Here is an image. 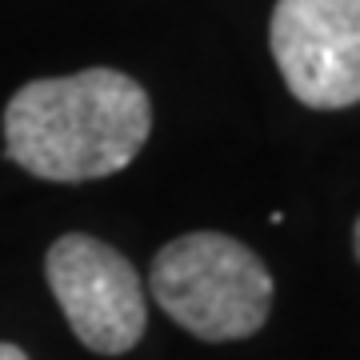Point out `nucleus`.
I'll use <instances>...</instances> for the list:
<instances>
[{
	"mask_svg": "<svg viewBox=\"0 0 360 360\" xmlns=\"http://www.w3.org/2000/svg\"><path fill=\"white\" fill-rule=\"evenodd\" d=\"M153 132V101L116 68L28 80L4 108V153L40 180L80 184L129 168Z\"/></svg>",
	"mask_w": 360,
	"mask_h": 360,
	"instance_id": "nucleus-1",
	"label": "nucleus"
},
{
	"mask_svg": "<svg viewBox=\"0 0 360 360\" xmlns=\"http://www.w3.org/2000/svg\"><path fill=\"white\" fill-rule=\"evenodd\" d=\"M352 252H356V260H360V217H356V224H352Z\"/></svg>",
	"mask_w": 360,
	"mask_h": 360,
	"instance_id": "nucleus-6",
	"label": "nucleus"
},
{
	"mask_svg": "<svg viewBox=\"0 0 360 360\" xmlns=\"http://www.w3.org/2000/svg\"><path fill=\"white\" fill-rule=\"evenodd\" d=\"M0 360H28V356H25V348H16V345H8V340H0Z\"/></svg>",
	"mask_w": 360,
	"mask_h": 360,
	"instance_id": "nucleus-5",
	"label": "nucleus"
},
{
	"mask_svg": "<svg viewBox=\"0 0 360 360\" xmlns=\"http://www.w3.org/2000/svg\"><path fill=\"white\" fill-rule=\"evenodd\" d=\"M44 276L56 304L89 352L120 356L141 345L148 309L144 284L129 257L89 232H65L44 257Z\"/></svg>",
	"mask_w": 360,
	"mask_h": 360,
	"instance_id": "nucleus-3",
	"label": "nucleus"
},
{
	"mask_svg": "<svg viewBox=\"0 0 360 360\" xmlns=\"http://www.w3.org/2000/svg\"><path fill=\"white\" fill-rule=\"evenodd\" d=\"M269 44L300 104H360V0H276Z\"/></svg>",
	"mask_w": 360,
	"mask_h": 360,
	"instance_id": "nucleus-4",
	"label": "nucleus"
},
{
	"mask_svg": "<svg viewBox=\"0 0 360 360\" xmlns=\"http://www.w3.org/2000/svg\"><path fill=\"white\" fill-rule=\"evenodd\" d=\"M156 304L208 345L248 340L269 321L272 272L236 236L188 232L168 240L148 272Z\"/></svg>",
	"mask_w": 360,
	"mask_h": 360,
	"instance_id": "nucleus-2",
	"label": "nucleus"
}]
</instances>
